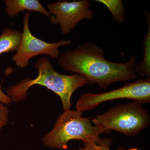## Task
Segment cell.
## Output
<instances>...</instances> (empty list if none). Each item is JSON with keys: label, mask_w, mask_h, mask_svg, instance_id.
I'll list each match as a JSON object with an SVG mask.
<instances>
[{"label": "cell", "mask_w": 150, "mask_h": 150, "mask_svg": "<svg viewBox=\"0 0 150 150\" xmlns=\"http://www.w3.org/2000/svg\"><path fill=\"white\" fill-rule=\"evenodd\" d=\"M0 102L6 105H9L12 103L10 98L2 90L1 86H0Z\"/></svg>", "instance_id": "cell-14"}, {"label": "cell", "mask_w": 150, "mask_h": 150, "mask_svg": "<svg viewBox=\"0 0 150 150\" xmlns=\"http://www.w3.org/2000/svg\"><path fill=\"white\" fill-rule=\"evenodd\" d=\"M46 6L51 15L50 22L59 25L61 32L64 35L74 30L82 20H91L93 17L88 0L59 1L48 4Z\"/></svg>", "instance_id": "cell-7"}, {"label": "cell", "mask_w": 150, "mask_h": 150, "mask_svg": "<svg viewBox=\"0 0 150 150\" xmlns=\"http://www.w3.org/2000/svg\"><path fill=\"white\" fill-rule=\"evenodd\" d=\"M22 32L12 28L5 27L0 35V55L16 51L21 39Z\"/></svg>", "instance_id": "cell-9"}, {"label": "cell", "mask_w": 150, "mask_h": 150, "mask_svg": "<svg viewBox=\"0 0 150 150\" xmlns=\"http://www.w3.org/2000/svg\"><path fill=\"white\" fill-rule=\"evenodd\" d=\"M119 99H131L142 104L150 103V77L126 83L122 87L103 93H84L78 99L76 109L82 112L92 110L102 103Z\"/></svg>", "instance_id": "cell-6"}, {"label": "cell", "mask_w": 150, "mask_h": 150, "mask_svg": "<svg viewBox=\"0 0 150 150\" xmlns=\"http://www.w3.org/2000/svg\"><path fill=\"white\" fill-rule=\"evenodd\" d=\"M137 57L131 56L128 62L115 63L108 61L102 49L95 43L84 42L71 51L60 54L58 63L65 71L82 75L92 83L105 89L118 82L136 79L134 67Z\"/></svg>", "instance_id": "cell-1"}, {"label": "cell", "mask_w": 150, "mask_h": 150, "mask_svg": "<svg viewBox=\"0 0 150 150\" xmlns=\"http://www.w3.org/2000/svg\"><path fill=\"white\" fill-rule=\"evenodd\" d=\"M30 15L29 12H26L23 17L21 39L15 54L12 57L16 65L21 69L28 66L30 60L38 55H45L52 59H57L60 55L59 48L69 46L72 43L71 40H69L48 43L36 37L30 29Z\"/></svg>", "instance_id": "cell-5"}, {"label": "cell", "mask_w": 150, "mask_h": 150, "mask_svg": "<svg viewBox=\"0 0 150 150\" xmlns=\"http://www.w3.org/2000/svg\"><path fill=\"white\" fill-rule=\"evenodd\" d=\"M38 74L34 79L30 78L6 89L7 93L12 102H19L25 99L30 88L34 85L45 87L60 97L64 110H69L72 105L71 98L77 89L87 84H92L81 75H67L54 69L53 64L45 56L39 57L35 64Z\"/></svg>", "instance_id": "cell-2"}, {"label": "cell", "mask_w": 150, "mask_h": 150, "mask_svg": "<svg viewBox=\"0 0 150 150\" xmlns=\"http://www.w3.org/2000/svg\"><path fill=\"white\" fill-rule=\"evenodd\" d=\"M110 131L92 124L89 118L82 117V112L70 109L64 110L57 118L54 127L43 137L45 146L58 149H67L71 140L83 141L84 145L96 144L99 135Z\"/></svg>", "instance_id": "cell-3"}, {"label": "cell", "mask_w": 150, "mask_h": 150, "mask_svg": "<svg viewBox=\"0 0 150 150\" xmlns=\"http://www.w3.org/2000/svg\"><path fill=\"white\" fill-rule=\"evenodd\" d=\"M128 150H140L138 149H136V148H132V149H129Z\"/></svg>", "instance_id": "cell-15"}, {"label": "cell", "mask_w": 150, "mask_h": 150, "mask_svg": "<svg viewBox=\"0 0 150 150\" xmlns=\"http://www.w3.org/2000/svg\"><path fill=\"white\" fill-rule=\"evenodd\" d=\"M9 114L8 108L0 102V131L8 123Z\"/></svg>", "instance_id": "cell-13"}, {"label": "cell", "mask_w": 150, "mask_h": 150, "mask_svg": "<svg viewBox=\"0 0 150 150\" xmlns=\"http://www.w3.org/2000/svg\"><path fill=\"white\" fill-rule=\"evenodd\" d=\"M6 14L10 17L18 16L19 14L24 11L39 13L47 17L51 14L38 0H5Z\"/></svg>", "instance_id": "cell-8"}, {"label": "cell", "mask_w": 150, "mask_h": 150, "mask_svg": "<svg viewBox=\"0 0 150 150\" xmlns=\"http://www.w3.org/2000/svg\"><path fill=\"white\" fill-rule=\"evenodd\" d=\"M96 1L104 5L110 11L113 19L117 23L122 24L125 20V11L121 0H96Z\"/></svg>", "instance_id": "cell-11"}, {"label": "cell", "mask_w": 150, "mask_h": 150, "mask_svg": "<svg viewBox=\"0 0 150 150\" xmlns=\"http://www.w3.org/2000/svg\"><path fill=\"white\" fill-rule=\"evenodd\" d=\"M137 102L121 104L110 108L91 120L94 125L105 130L118 131L127 136H136L150 123L148 111Z\"/></svg>", "instance_id": "cell-4"}, {"label": "cell", "mask_w": 150, "mask_h": 150, "mask_svg": "<svg viewBox=\"0 0 150 150\" xmlns=\"http://www.w3.org/2000/svg\"><path fill=\"white\" fill-rule=\"evenodd\" d=\"M111 141L109 139L99 138L96 144H91L84 145V148H81L79 150H111L110 146ZM117 150H126L122 147H120Z\"/></svg>", "instance_id": "cell-12"}, {"label": "cell", "mask_w": 150, "mask_h": 150, "mask_svg": "<svg viewBox=\"0 0 150 150\" xmlns=\"http://www.w3.org/2000/svg\"><path fill=\"white\" fill-rule=\"evenodd\" d=\"M145 15L148 23L147 33L145 35L143 41L144 46V60L142 63L136 65L134 70L136 73H138L142 77H147L150 76V16L147 11H145Z\"/></svg>", "instance_id": "cell-10"}]
</instances>
